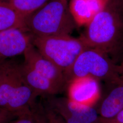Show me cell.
<instances>
[{
  "mask_svg": "<svg viewBox=\"0 0 123 123\" xmlns=\"http://www.w3.org/2000/svg\"><path fill=\"white\" fill-rule=\"evenodd\" d=\"M13 58L0 63V107L18 117L31 111L39 96L27 83L22 63Z\"/></svg>",
  "mask_w": 123,
  "mask_h": 123,
  "instance_id": "1",
  "label": "cell"
},
{
  "mask_svg": "<svg viewBox=\"0 0 123 123\" xmlns=\"http://www.w3.org/2000/svg\"><path fill=\"white\" fill-rule=\"evenodd\" d=\"M77 27L68 0H50L25 20V30L36 37L70 35Z\"/></svg>",
  "mask_w": 123,
  "mask_h": 123,
  "instance_id": "2",
  "label": "cell"
},
{
  "mask_svg": "<svg viewBox=\"0 0 123 123\" xmlns=\"http://www.w3.org/2000/svg\"><path fill=\"white\" fill-rule=\"evenodd\" d=\"M85 27L79 37L84 43L109 54L122 42L123 37V23L114 0H109Z\"/></svg>",
  "mask_w": 123,
  "mask_h": 123,
  "instance_id": "3",
  "label": "cell"
},
{
  "mask_svg": "<svg viewBox=\"0 0 123 123\" xmlns=\"http://www.w3.org/2000/svg\"><path fill=\"white\" fill-rule=\"evenodd\" d=\"M32 44L44 57L59 68L65 77L79 55L88 48L80 37L70 35L33 36Z\"/></svg>",
  "mask_w": 123,
  "mask_h": 123,
  "instance_id": "4",
  "label": "cell"
},
{
  "mask_svg": "<svg viewBox=\"0 0 123 123\" xmlns=\"http://www.w3.org/2000/svg\"><path fill=\"white\" fill-rule=\"evenodd\" d=\"M90 77L105 83L115 81L120 78L117 65L109 54L100 50L88 47L75 61L66 76L67 84L75 78Z\"/></svg>",
  "mask_w": 123,
  "mask_h": 123,
  "instance_id": "5",
  "label": "cell"
},
{
  "mask_svg": "<svg viewBox=\"0 0 123 123\" xmlns=\"http://www.w3.org/2000/svg\"><path fill=\"white\" fill-rule=\"evenodd\" d=\"M45 97L44 104L60 116L65 123H102L96 106L80 105L65 97Z\"/></svg>",
  "mask_w": 123,
  "mask_h": 123,
  "instance_id": "6",
  "label": "cell"
},
{
  "mask_svg": "<svg viewBox=\"0 0 123 123\" xmlns=\"http://www.w3.org/2000/svg\"><path fill=\"white\" fill-rule=\"evenodd\" d=\"M68 98L75 103L84 105H96L101 97L100 82L90 77L75 78L67 85Z\"/></svg>",
  "mask_w": 123,
  "mask_h": 123,
  "instance_id": "7",
  "label": "cell"
},
{
  "mask_svg": "<svg viewBox=\"0 0 123 123\" xmlns=\"http://www.w3.org/2000/svg\"><path fill=\"white\" fill-rule=\"evenodd\" d=\"M24 62L40 74L51 81L63 91L67 87V81L63 72L44 57L31 44L24 53Z\"/></svg>",
  "mask_w": 123,
  "mask_h": 123,
  "instance_id": "8",
  "label": "cell"
},
{
  "mask_svg": "<svg viewBox=\"0 0 123 123\" xmlns=\"http://www.w3.org/2000/svg\"><path fill=\"white\" fill-rule=\"evenodd\" d=\"M105 84L96 105L101 120L112 119L123 110V79Z\"/></svg>",
  "mask_w": 123,
  "mask_h": 123,
  "instance_id": "9",
  "label": "cell"
},
{
  "mask_svg": "<svg viewBox=\"0 0 123 123\" xmlns=\"http://www.w3.org/2000/svg\"><path fill=\"white\" fill-rule=\"evenodd\" d=\"M33 36L21 29H12L0 32V63L23 54L32 43Z\"/></svg>",
  "mask_w": 123,
  "mask_h": 123,
  "instance_id": "10",
  "label": "cell"
},
{
  "mask_svg": "<svg viewBox=\"0 0 123 123\" xmlns=\"http://www.w3.org/2000/svg\"><path fill=\"white\" fill-rule=\"evenodd\" d=\"M109 0H70L69 8L78 27L86 26Z\"/></svg>",
  "mask_w": 123,
  "mask_h": 123,
  "instance_id": "11",
  "label": "cell"
},
{
  "mask_svg": "<svg viewBox=\"0 0 123 123\" xmlns=\"http://www.w3.org/2000/svg\"><path fill=\"white\" fill-rule=\"evenodd\" d=\"M22 69L27 83L39 96H55L63 91L51 81L40 74L24 62Z\"/></svg>",
  "mask_w": 123,
  "mask_h": 123,
  "instance_id": "12",
  "label": "cell"
},
{
  "mask_svg": "<svg viewBox=\"0 0 123 123\" xmlns=\"http://www.w3.org/2000/svg\"><path fill=\"white\" fill-rule=\"evenodd\" d=\"M26 18L17 11L6 0H0V32L12 29L26 31Z\"/></svg>",
  "mask_w": 123,
  "mask_h": 123,
  "instance_id": "13",
  "label": "cell"
},
{
  "mask_svg": "<svg viewBox=\"0 0 123 123\" xmlns=\"http://www.w3.org/2000/svg\"><path fill=\"white\" fill-rule=\"evenodd\" d=\"M14 9L27 17L50 0H6Z\"/></svg>",
  "mask_w": 123,
  "mask_h": 123,
  "instance_id": "14",
  "label": "cell"
},
{
  "mask_svg": "<svg viewBox=\"0 0 123 123\" xmlns=\"http://www.w3.org/2000/svg\"><path fill=\"white\" fill-rule=\"evenodd\" d=\"M110 58L117 65L123 61V42L119 43L109 54Z\"/></svg>",
  "mask_w": 123,
  "mask_h": 123,
  "instance_id": "15",
  "label": "cell"
},
{
  "mask_svg": "<svg viewBox=\"0 0 123 123\" xmlns=\"http://www.w3.org/2000/svg\"><path fill=\"white\" fill-rule=\"evenodd\" d=\"M37 105L31 111L18 116L17 119L14 120L11 123H35L36 119V107Z\"/></svg>",
  "mask_w": 123,
  "mask_h": 123,
  "instance_id": "16",
  "label": "cell"
},
{
  "mask_svg": "<svg viewBox=\"0 0 123 123\" xmlns=\"http://www.w3.org/2000/svg\"><path fill=\"white\" fill-rule=\"evenodd\" d=\"M34 123H49L43 104L38 103L36 107V119Z\"/></svg>",
  "mask_w": 123,
  "mask_h": 123,
  "instance_id": "17",
  "label": "cell"
},
{
  "mask_svg": "<svg viewBox=\"0 0 123 123\" xmlns=\"http://www.w3.org/2000/svg\"><path fill=\"white\" fill-rule=\"evenodd\" d=\"M49 123H65L61 117L48 106L43 103Z\"/></svg>",
  "mask_w": 123,
  "mask_h": 123,
  "instance_id": "18",
  "label": "cell"
},
{
  "mask_svg": "<svg viewBox=\"0 0 123 123\" xmlns=\"http://www.w3.org/2000/svg\"><path fill=\"white\" fill-rule=\"evenodd\" d=\"M18 117L16 115L0 107V123H11Z\"/></svg>",
  "mask_w": 123,
  "mask_h": 123,
  "instance_id": "19",
  "label": "cell"
},
{
  "mask_svg": "<svg viewBox=\"0 0 123 123\" xmlns=\"http://www.w3.org/2000/svg\"><path fill=\"white\" fill-rule=\"evenodd\" d=\"M101 121L102 123H123V110L113 118L108 120H101Z\"/></svg>",
  "mask_w": 123,
  "mask_h": 123,
  "instance_id": "20",
  "label": "cell"
},
{
  "mask_svg": "<svg viewBox=\"0 0 123 123\" xmlns=\"http://www.w3.org/2000/svg\"><path fill=\"white\" fill-rule=\"evenodd\" d=\"M114 1L119 17L123 23V0H114Z\"/></svg>",
  "mask_w": 123,
  "mask_h": 123,
  "instance_id": "21",
  "label": "cell"
},
{
  "mask_svg": "<svg viewBox=\"0 0 123 123\" xmlns=\"http://www.w3.org/2000/svg\"><path fill=\"white\" fill-rule=\"evenodd\" d=\"M117 65V71L119 77L123 79V61Z\"/></svg>",
  "mask_w": 123,
  "mask_h": 123,
  "instance_id": "22",
  "label": "cell"
},
{
  "mask_svg": "<svg viewBox=\"0 0 123 123\" xmlns=\"http://www.w3.org/2000/svg\"><path fill=\"white\" fill-rule=\"evenodd\" d=\"M123 42V39H122V42Z\"/></svg>",
  "mask_w": 123,
  "mask_h": 123,
  "instance_id": "23",
  "label": "cell"
}]
</instances>
